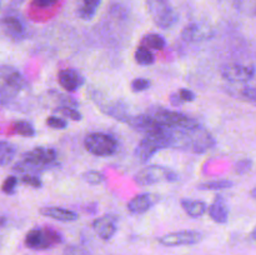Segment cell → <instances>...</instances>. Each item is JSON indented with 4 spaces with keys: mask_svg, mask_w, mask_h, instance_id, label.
I'll return each instance as SVG.
<instances>
[{
    "mask_svg": "<svg viewBox=\"0 0 256 255\" xmlns=\"http://www.w3.org/2000/svg\"><path fill=\"white\" fill-rule=\"evenodd\" d=\"M169 145L172 149L202 154L215 145V139L202 124L190 129L169 126Z\"/></svg>",
    "mask_w": 256,
    "mask_h": 255,
    "instance_id": "obj_1",
    "label": "cell"
},
{
    "mask_svg": "<svg viewBox=\"0 0 256 255\" xmlns=\"http://www.w3.org/2000/svg\"><path fill=\"white\" fill-rule=\"evenodd\" d=\"M24 76L22 72L10 65L0 66V105H8L20 94L25 88Z\"/></svg>",
    "mask_w": 256,
    "mask_h": 255,
    "instance_id": "obj_2",
    "label": "cell"
},
{
    "mask_svg": "<svg viewBox=\"0 0 256 255\" xmlns=\"http://www.w3.org/2000/svg\"><path fill=\"white\" fill-rule=\"evenodd\" d=\"M169 146V126L165 125L164 130L159 134L145 135L138 144L135 149V158L139 160L142 164L149 162L158 152L162 149H168Z\"/></svg>",
    "mask_w": 256,
    "mask_h": 255,
    "instance_id": "obj_3",
    "label": "cell"
},
{
    "mask_svg": "<svg viewBox=\"0 0 256 255\" xmlns=\"http://www.w3.org/2000/svg\"><path fill=\"white\" fill-rule=\"evenodd\" d=\"M64 238L59 230L52 226L34 228L25 235V245L32 250H46L62 244Z\"/></svg>",
    "mask_w": 256,
    "mask_h": 255,
    "instance_id": "obj_4",
    "label": "cell"
},
{
    "mask_svg": "<svg viewBox=\"0 0 256 255\" xmlns=\"http://www.w3.org/2000/svg\"><path fill=\"white\" fill-rule=\"evenodd\" d=\"M134 180L142 186L159 184V182H175L179 180L176 172L162 165H148L135 174Z\"/></svg>",
    "mask_w": 256,
    "mask_h": 255,
    "instance_id": "obj_5",
    "label": "cell"
},
{
    "mask_svg": "<svg viewBox=\"0 0 256 255\" xmlns=\"http://www.w3.org/2000/svg\"><path fill=\"white\" fill-rule=\"evenodd\" d=\"M146 5L152 20L160 29H170L179 20L170 0H146Z\"/></svg>",
    "mask_w": 256,
    "mask_h": 255,
    "instance_id": "obj_6",
    "label": "cell"
},
{
    "mask_svg": "<svg viewBox=\"0 0 256 255\" xmlns=\"http://www.w3.org/2000/svg\"><path fill=\"white\" fill-rule=\"evenodd\" d=\"M85 149L95 156H112L118 152L119 142L112 135L105 132H92L84 140Z\"/></svg>",
    "mask_w": 256,
    "mask_h": 255,
    "instance_id": "obj_7",
    "label": "cell"
},
{
    "mask_svg": "<svg viewBox=\"0 0 256 255\" xmlns=\"http://www.w3.org/2000/svg\"><path fill=\"white\" fill-rule=\"evenodd\" d=\"M149 115H152L156 122L160 124L166 125L170 128H182V129H190L200 125L198 120L192 119V118L188 116V115L182 114L179 112H172V110L164 109V108H154L150 110Z\"/></svg>",
    "mask_w": 256,
    "mask_h": 255,
    "instance_id": "obj_8",
    "label": "cell"
},
{
    "mask_svg": "<svg viewBox=\"0 0 256 255\" xmlns=\"http://www.w3.org/2000/svg\"><path fill=\"white\" fill-rule=\"evenodd\" d=\"M0 29L6 38L15 42L26 39L28 24L19 14H6L0 19Z\"/></svg>",
    "mask_w": 256,
    "mask_h": 255,
    "instance_id": "obj_9",
    "label": "cell"
},
{
    "mask_svg": "<svg viewBox=\"0 0 256 255\" xmlns=\"http://www.w3.org/2000/svg\"><path fill=\"white\" fill-rule=\"evenodd\" d=\"M92 100H94L95 104L98 105V108H99L104 114L109 115L112 119H116L119 120V122H125V124H126L128 120H129V110H128L126 104H125L124 102H122V100L109 102V100H106V96H104L100 92H92Z\"/></svg>",
    "mask_w": 256,
    "mask_h": 255,
    "instance_id": "obj_10",
    "label": "cell"
},
{
    "mask_svg": "<svg viewBox=\"0 0 256 255\" xmlns=\"http://www.w3.org/2000/svg\"><path fill=\"white\" fill-rule=\"evenodd\" d=\"M215 35L214 28L205 22H196L188 24L182 30V38L184 42L196 44V42H208Z\"/></svg>",
    "mask_w": 256,
    "mask_h": 255,
    "instance_id": "obj_11",
    "label": "cell"
},
{
    "mask_svg": "<svg viewBox=\"0 0 256 255\" xmlns=\"http://www.w3.org/2000/svg\"><path fill=\"white\" fill-rule=\"evenodd\" d=\"M22 160H25L28 162H32V164L42 168V170H46L50 169L52 166H55L56 152L52 148L36 146L32 150L24 152L22 154Z\"/></svg>",
    "mask_w": 256,
    "mask_h": 255,
    "instance_id": "obj_12",
    "label": "cell"
},
{
    "mask_svg": "<svg viewBox=\"0 0 256 255\" xmlns=\"http://www.w3.org/2000/svg\"><path fill=\"white\" fill-rule=\"evenodd\" d=\"M202 240V234L196 230H182L165 234L159 238V242L164 246H182V245H194Z\"/></svg>",
    "mask_w": 256,
    "mask_h": 255,
    "instance_id": "obj_13",
    "label": "cell"
},
{
    "mask_svg": "<svg viewBox=\"0 0 256 255\" xmlns=\"http://www.w3.org/2000/svg\"><path fill=\"white\" fill-rule=\"evenodd\" d=\"M256 70L252 65L226 64L222 68V75L225 80L232 84H244L255 76Z\"/></svg>",
    "mask_w": 256,
    "mask_h": 255,
    "instance_id": "obj_14",
    "label": "cell"
},
{
    "mask_svg": "<svg viewBox=\"0 0 256 255\" xmlns=\"http://www.w3.org/2000/svg\"><path fill=\"white\" fill-rule=\"evenodd\" d=\"M126 124H129L136 132H142L145 135L150 134H159L164 130L165 125L160 124L159 122L154 119L149 114H140V115H130Z\"/></svg>",
    "mask_w": 256,
    "mask_h": 255,
    "instance_id": "obj_15",
    "label": "cell"
},
{
    "mask_svg": "<svg viewBox=\"0 0 256 255\" xmlns=\"http://www.w3.org/2000/svg\"><path fill=\"white\" fill-rule=\"evenodd\" d=\"M160 200V196L155 192H142V194L136 195L128 202L126 208L129 212L134 215L144 214L149 212L155 204H158Z\"/></svg>",
    "mask_w": 256,
    "mask_h": 255,
    "instance_id": "obj_16",
    "label": "cell"
},
{
    "mask_svg": "<svg viewBox=\"0 0 256 255\" xmlns=\"http://www.w3.org/2000/svg\"><path fill=\"white\" fill-rule=\"evenodd\" d=\"M92 229L102 240L112 239L118 232V218L114 215H102L92 222Z\"/></svg>",
    "mask_w": 256,
    "mask_h": 255,
    "instance_id": "obj_17",
    "label": "cell"
},
{
    "mask_svg": "<svg viewBox=\"0 0 256 255\" xmlns=\"http://www.w3.org/2000/svg\"><path fill=\"white\" fill-rule=\"evenodd\" d=\"M58 80H59L60 86L64 88L68 92H76L85 82L82 72L76 69H72V68L60 70L58 74Z\"/></svg>",
    "mask_w": 256,
    "mask_h": 255,
    "instance_id": "obj_18",
    "label": "cell"
},
{
    "mask_svg": "<svg viewBox=\"0 0 256 255\" xmlns=\"http://www.w3.org/2000/svg\"><path fill=\"white\" fill-rule=\"evenodd\" d=\"M208 212H209L210 218L218 224H225L229 219V209H228L226 202L222 195H216L214 198L210 206H208Z\"/></svg>",
    "mask_w": 256,
    "mask_h": 255,
    "instance_id": "obj_19",
    "label": "cell"
},
{
    "mask_svg": "<svg viewBox=\"0 0 256 255\" xmlns=\"http://www.w3.org/2000/svg\"><path fill=\"white\" fill-rule=\"evenodd\" d=\"M40 214L64 222H75V220L79 219V216H78V214L75 212L59 206H44L40 209Z\"/></svg>",
    "mask_w": 256,
    "mask_h": 255,
    "instance_id": "obj_20",
    "label": "cell"
},
{
    "mask_svg": "<svg viewBox=\"0 0 256 255\" xmlns=\"http://www.w3.org/2000/svg\"><path fill=\"white\" fill-rule=\"evenodd\" d=\"M102 0H78V15L82 20H92L96 15Z\"/></svg>",
    "mask_w": 256,
    "mask_h": 255,
    "instance_id": "obj_21",
    "label": "cell"
},
{
    "mask_svg": "<svg viewBox=\"0 0 256 255\" xmlns=\"http://www.w3.org/2000/svg\"><path fill=\"white\" fill-rule=\"evenodd\" d=\"M180 204H182L184 212L192 218H200L208 212V205L202 200L182 199Z\"/></svg>",
    "mask_w": 256,
    "mask_h": 255,
    "instance_id": "obj_22",
    "label": "cell"
},
{
    "mask_svg": "<svg viewBox=\"0 0 256 255\" xmlns=\"http://www.w3.org/2000/svg\"><path fill=\"white\" fill-rule=\"evenodd\" d=\"M16 155V146L6 140H0V166H6Z\"/></svg>",
    "mask_w": 256,
    "mask_h": 255,
    "instance_id": "obj_23",
    "label": "cell"
},
{
    "mask_svg": "<svg viewBox=\"0 0 256 255\" xmlns=\"http://www.w3.org/2000/svg\"><path fill=\"white\" fill-rule=\"evenodd\" d=\"M142 46L148 48V49L162 50L166 46V40L162 35L159 34H146L142 39Z\"/></svg>",
    "mask_w": 256,
    "mask_h": 255,
    "instance_id": "obj_24",
    "label": "cell"
},
{
    "mask_svg": "<svg viewBox=\"0 0 256 255\" xmlns=\"http://www.w3.org/2000/svg\"><path fill=\"white\" fill-rule=\"evenodd\" d=\"M135 62L139 65H144V66H148V65H152L155 62V56L150 49L145 46H139L136 50H135Z\"/></svg>",
    "mask_w": 256,
    "mask_h": 255,
    "instance_id": "obj_25",
    "label": "cell"
},
{
    "mask_svg": "<svg viewBox=\"0 0 256 255\" xmlns=\"http://www.w3.org/2000/svg\"><path fill=\"white\" fill-rule=\"evenodd\" d=\"M12 128H14L15 134L22 135V136L25 138H32L36 134L34 125L28 122V120H18V122H14Z\"/></svg>",
    "mask_w": 256,
    "mask_h": 255,
    "instance_id": "obj_26",
    "label": "cell"
},
{
    "mask_svg": "<svg viewBox=\"0 0 256 255\" xmlns=\"http://www.w3.org/2000/svg\"><path fill=\"white\" fill-rule=\"evenodd\" d=\"M234 185V182L232 180H214V182H202V184L198 185V189L199 190H224L229 189Z\"/></svg>",
    "mask_w": 256,
    "mask_h": 255,
    "instance_id": "obj_27",
    "label": "cell"
},
{
    "mask_svg": "<svg viewBox=\"0 0 256 255\" xmlns=\"http://www.w3.org/2000/svg\"><path fill=\"white\" fill-rule=\"evenodd\" d=\"M54 112H59L62 118H68V119H72L74 122H80L82 119V115L80 114L79 110L72 106H56Z\"/></svg>",
    "mask_w": 256,
    "mask_h": 255,
    "instance_id": "obj_28",
    "label": "cell"
},
{
    "mask_svg": "<svg viewBox=\"0 0 256 255\" xmlns=\"http://www.w3.org/2000/svg\"><path fill=\"white\" fill-rule=\"evenodd\" d=\"M82 180L90 185H99L105 180V176L100 172L96 170H89L82 174Z\"/></svg>",
    "mask_w": 256,
    "mask_h": 255,
    "instance_id": "obj_29",
    "label": "cell"
},
{
    "mask_svg": "<svg viewBox=\"0 0 256 255\" xmlns=\"http://www.w3.org/2000/svg\"><path fill=\"white\" fill-rule=\"evenodd\" d=\"M18 186V176L15 175H9L6 179L4 180L2 185V192H5L6 195H12L16 192Z\"/></svg>",
    "mask_w": 256,
    "mask_h": 255,
    "instance_id": "obj_30",
    "label": "cell"
},
{
    "mask_svg": "<svg viewBox=\"0 0 256 255\" xmlns=\"http://www.w3.org/2000/svg\"><path fill=\"white\" fill-rule=\"evenodd\" d=\"M152 86V82L146 78H136L132 82V90L134 92H142Z\"/></svg>",
    "mask_w": 256,
    "mask_h": 255,
    "instance_id": "obj_31",
    "label": "cell"
},
{
    "mask_svg": "<svg viewBox=\"0 0 256 255\" xmlns=\"http://www.w3.org/2000/svg\"><path fill=\"white\" fill-rule=\"evenodd\" d=\"M20 180H22V182L30 185V186L35 188V189H39V188L42 186V179H40L39 175H35V174L22 175Z\"/></svg>",
    "mask_w": 256,
    "mask_h": 255,
    "instance_id": "obj_32",
    "label": "cell"
},
{
    "mask_svg": "<svg viewBox=\"0 0 256 255\" xmlns=\"http://www.w3.org/2000/svg\"><path fill=\"white\" fill-rule=\"evenodd\" d=\"M46 125L52 129L62 130L68 126V120H65L62 116H49L46 119Z\"/></svg>",
    "mask_w": 256,
    "mask_h": 255,
    "instance_id": "obj_33",
    "label": "cell"
},
{
    "mask_svg": "<svg viewBox=\"0 0 256 255\" xmlns=\"http://www.w3.org/2000/svg\"><path fill=\"white\" fill-rule=\"evenodd\" d=\"M62 255H90V252L82 245H68Z\"/></svg>",
    "mask_w": 256,
    "mask_h": 255,
    "instance_id": "obj_34",
    "label": "cell"
},
{
    "mask_svg": "<svg viewBox=\"0 0 256 255\" xmlns=\"http://www.w3.org/2000/svg\"><path fill=\"white\" fill-rule=\"evenodd\" d=\"M252 160L242 159V160H240V162H236V165H235V172L240 175L246 174V172L252 169Z\"/></svg>",
    "mask_w": 256,
    "mask_h": 255,
    "instance_id": "obj_35",
    "label": "cell"
},
{
    "mask_svg": "<svg viewBox=\"0 0 256 255\" xmlns=\"http://www.w3.org/2000/svg\"><path fill=\"white\" fill-rule=\"evenodd\" d=\"M178 95H179L180 100L182 102V104L184 102H194L195 100V92H192V90L190 89H180L179 92H178Z\"/></svg>",
    "mask_w": 256,
    "mask_h": 255,
    "instance_id": "obj_36",
    "label": "cell"
},
{
    "mask_svg": "<svg viewBox=\"0 0 256 255\" xmlns=\"http://www.w3.org/2000/svg\"><path fill=\"white\" fill-rule=\"evenodd\" d=\"M58 2V0H32V4L34 6L40 8V9H46V8L54 6Z\"/></svg>",
    "mask_w": 256,
    "mask_h": 255,
    "instance_id": "obj_37",
    "label": "cell"
},
{
    "mask_svg": "<svg viewBox=\"0 0 256 255\" xmlns=\"http://www.w3.org/2000/svg\"><path fill=\"white\" fill-rule=\"evenodd\" d=\"M244 95L245 98L252 102L254 104H256V88H248V89L244 90Z\"/></svg>",
    "mask_w": 256,
    "mask_h": 255,
    "instance_id": "obj_38",
    "label": "cell"
},
{
    "mask_svg": "<svg viewBox=\"0 0 256 255\" xmlns=\"http://www.w3.org/2000/svg\"><path fill=\"white\" fill-rule=\"evenodd\" d=\"M170 102H172V104L174 105V106H180V105L182 104V102L180 100L179 95H178V92H174V94L170 95Z\"/></svg>",
    "mask_w": 256,
    "mask_h": 255,
    "instance_id": "obj_39",
    "label": "cell"
},
{
    "mask_svg": "<svg viewBox=\"0 0 256 255\" xmlns=\"http://www.w3.org/2000/svg\"><path fill=\"white\" fill-rule=\"evenodd\" d=\"M26 0H12V5H22V2H25Z\"/></svg>",
    "mask_w": 256,
    "mask_h": 255,
    "instance_id": "obj_40",
    "label": "cell"
},
{
    "mask_svg": "<svg viewBox=\"0 0 256 255\" xmlns=\"http://www.w3.org/2000/svg\"><path fill=\"white\" fill-rule=\"evenodd\" d=\"M252 239H254L255 242H256V226L254 228V230H252Z\"/></svg>",
    "mask_w": 256,
    "mask_h": 255,
    "instance_id": "obj_41",
    "label": "cell"
},
{
    "mask_svg": "<svg viewBox=\"0 0 256 255\" xmlns=\"http://www.w3.org/2000/svg\"><path fill=\"white\" fill-rule=\"evenodd\" d=\"M252 196L254 198V199H256V188H254V189L252 190Z\"/></svg>",
    "mask_w": 256,
    "mask_h": 255,
    "instance_id": "obj_42",
    "label": "cell"
},
{
    "mask_svg": "<svg viewBox=\"0 0 256 255\" xmlns=\"http://www.w3.org/2000/svg\"><path fill=\"white\" fill-rule=\"evenodd\" d=\"M254 14L256 15V2H255V10H254Z\"/></svg>",
    "mask_w": 256,
    "mask_h": 255,
    "instance_id": "obj_43",
    "label": "cell"
},
{
    "mask_svg": "<svg viewBox=\"0 0 256 255\" xmlns=\"http://www.w3.org/2000/svg\"><path fill=\"white\" fill-rule=\"evenodd\" d=\"M0 245H2V239H0Z\"/></svg>",
    "mask_w": 256,
    "mask_h": 255,
    "instance_id": "obj_44",
    "label": "cell"
},
{
    "mask_svg": "<svg viewBox=\"0 0 256 255\" xmlns=\"http://www.w3.org/2000/svg\"><path fill=\"white\" fill-rule=\"evenodd\" d=\"M0 2H2V0H0Z\"/></svg>",
    "mask_w": 256,
    "mask_h": 255,
    "instance_id": "obj_45",
    "label": "cell"
}]
</instances>
